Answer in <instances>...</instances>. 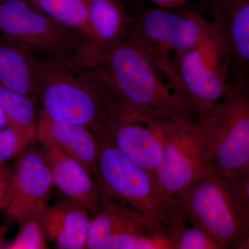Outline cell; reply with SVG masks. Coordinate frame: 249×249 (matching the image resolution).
<instances>
[{"instance_id":"obj_1","label":"cell","mask_w":249,"mask_h":249,"mask_svg":"<svg viewBox=\"0 0 249 249\" xmlns=\"http://www.w3.org/2000/svg\"><path fill=\"white\" fill-rule=\"evenodd\" d=\"M27 53L40 109L50 119L85 126L96 137L108 134L111 95L94 67L80 65L73 55Z\"/></svg>"},{"instance_id":"obj_2","label":"cell","mask_w":249,"mask_h":249,"mask_svg":"<svg viewBox=\"0 0 249 249\" xmlns=\"http://www.w3.org/2000/svg\"><path fill=\"white\" fill-rule=\"evenodd\" d=\"M93 67L113 98L144 120H198L193 105L173 90L150 58L131 41L124 38Z\"/></svg>"},{"instance_id":"obj_3","label":"cell","mask_w":249,"mask_h":249,"mask_svg":"<svg viewBox=\"0 0 249 249\" xmlns=\"http://www.w3.org/2000/svg\"><path fill=\"white\" fill-rule=\"evenodd\" d=\"M183 6L167 9L136 5L129 13L124 38L142 49L173 90L186 98L174 67V55L204 42L214 29L199 10Z\"/></svg>"},{"instance_id":"obj_4","label":"cell","mask_w":249,"mask_h":249,"mask_svg":"<svg viewBox=\"0 0 249 249\" xmlns=\"http://www.w3.org/2000/svg\"><path fill=\"white\" fill-rule=\"evenodd\" d=\"M214 174L231 178L249 165V77L230 78L225 94L195 123Z\"/></svg>"},{"instance_id":"obj_5","label":"cell","mask_w":249,"mask_h":249,"mask_svg":"<svg viewBox=\"0 0 249 249\" xmlns=\"http://www.w3.org/2000/svg\"><path fill=\"white\" fill-rule=\"evenodd\" d=\"M175 198L187 220L207 232L221 249H240L245 243L248 225L230 178L213 174Z\"/></svg>"},{"instance_id":"obj_6","label":"cell","mask_w":249,"mask_h":249,"mask_svg":"<svg viewBox=\"0 0 249 249\" xmlns=\"http://www.w3.org/2000/svg\"><path fill=\"white\" fill-rule=\"evenodd\" d=\"M96 138L98 151L94 178L103 196L127 205L156 222L164 201L155 176L122 153L108 134Z\"/></svg>"},{"instance_id":"obj_7","label":"cell","mask_w":249,"mask_h":249,"mask_svg":"<svg viewBox=\"0 0 249 249\" xmlns=\"http://www.w3.org/2000/svg\"><path fill=\"white\" fill-rule=\"evenodd\" d=\"M0 34L37 55L75 56L87 43L83 34L57 22L26 0L0 1Z\"/></svg>"},{"instance_id":"obj_8","label":"cell","mask_w":249,"mask_h":249,"mask_svg":"<svg viewBox=\"0 0 249 249\" xmlns=\"http://www.w3.org/2000/svg\"><path fill=\"white\" fill-rule=\"evenodd\" d=\"M163 143L155 178L162 200L170 199L198 180L214 174L205 158L195 123L152 121Z\"/></svg>"},{"instance_id":"obj_9","label":"cell","mask_w":249,"mask_h":249,"mask_svg":"<svg viewBox=\"0 0 249 249\" xmlns=\"http://www.w3.org/2000/svg\"><path fill=\"white\" fill-rule=\"evenodd\" d=\"M173 65L183 92L196 109L199 119L227 91L230 81L227 51L214 30L204 42L174 55Z\"/></svg>"},{"instance_id":"obj_10","label":"cell","mask_w":249,"mask_h":249,"mask_svg":"<svg viewBox=\"0 0 249 249\" xmlns=\"http://www.w3.org/2000/svg\"><path fill=\"white\" fill-rule=\"evenodd\" d=\"M157 222L127 205L103 196L90 219L87 249H168V241Z\"/></svg>"},{"instance_id":"obj_11","label":"cell","mask_w":249,"mask_h":249,"mask_svg":"<svg viewBox=\"0 0 249 249\" xmlns=\"http://www.w3.org/2000/svg\"><path fill=\"white\" fill-rule=\"evenodd\" d=\"M108 135L122 153L155 176L161 160L163 143L152 121L142 120L111 96L108 106Z\"/></svg>"},{"instance_id":"obj_12","label":"cell","mask_w":249,"mask_h":249,"mask_svg":"<svg viewBox=\"0 0 249 249\" xmlns=\"http://www.w3.org/2000/svg\"><path fill=\"white\" fill-rule=\"evenodd\" d=\"M29 147L17 157L14 191L6 208L8 216L18 222L40 216L48 205L54 187L48 166L38 149Z\"/></svg>"},{"instance_id":"obj_13","label":"cell","mask_w":249,"mask_h":249,"mask_svg":"<svg viewBox=\"0 0 249 249\" xmlns=\"http://www.w3.org/2000/svg\"><path fill=\"white\" fill-rule=\"evenodd\" d=\"M227 51L230 78L249 75V0H217L208 13Z\"/></svg>"},{"instance_id":"obj_14","label":"cell","mask_w":249,"mask_h":249,"mask_svg":"<svg viewBox=\"0 0 249 249\" xmlns=\"http://www.w3.org/2000/svg\"><path fill=\"white\" fill-rule=\"evenodd\" d=\"M91 39L74 60L83 66L93 67L103 55L124 40L129 13L122 0H90Z\"/></svg>"},{"instance_id":"obj_15","label":"cell","mask_w":249,"mask_h":249,"mask_svg":"<svg viewBox=\"0 0 249 249\" xmlns=\"http://www.w3.org/2000/svg\"><path fill=\"white\" fill-rule=\"evenodd\" d=\"M38 151L48 166L53 186L85 207L89 213H96L103 195L89 170L78 160L53 147L41 144Z\"/></svg>"},{"instance_id":"obj_16","label":"cell","mask_w":249,"mask_h":249,"mask_svg":"<svg viewBox=\"0 0 249 249\" xmlns=\"http://www.w3.org/2000/svg\"><path fill=\"white\" fill-rule=\"evenodd\" d=\"M36 141L78 160L94 178L98 142L88 127L54 121L39 108Z\"/></svg>"},{"instance_id":"obj_17","label":"cell","mask_w":249,"mask_h":249,"mask_svg":"<svg viewBox=\"0 0 249 249\" xmlns=\"http://www.w3.org/2000/svg\"><path fill=\"white\" fill-rule=\"evenodd\" d=\"M88 210L70 198L47 205L40 222L47 242L59 249H86L90 219Z\"/></svg>"},{"instance_id":"obj_18","label":"cell","mask_w":249,"mask_h":249,"mask_svg":"<svg viewBox=\"0 0 249 249\" xmlns=\"http://www.w3.org/2000/svg\"><path fill=\"white\" fill-rule=\"evenodd\" d=\"M0 86L39 103V90L27 52L9 37L0 36Z\"/></svg>"},{"instance_id":"obj_19","label":"cell","mask_w":249,"mask_h":249,"mask_svg":"<svg viewBox=\"0 0 249 249\" xmlns=\"http://www.w3.org/2000/svg\"><path fill=\"white\" fill-rule=\"evenodd\" d=\"M57 22L91 39L88 2L84 0H26ZM86 43V44H87Z\"/></svg>"},{"instance_id":"obj_20","label":"cell","mask_w":249,"mask_h":249,"mask_svg":"<svg viewBox=\"0 0 249 249\" xmlns=\"http://www.w3.org/2000/svg\"><path fill=\"white\" fill-rule=\"evenodd\" d=\"M31 98L0 86V109L11 128L36 138L39 109Z\"/></svg>"},{"instance_id":"obj_21","label":"cell","mask_w":249,"mask_h":249,"mask_svg":"<svg viewBox=\"0 0 249 249\" xmlns=\"http://www.w3.org/2000/svg\"><path fill=\"white\" fill-rule=\"evenodd\" d=\"M40 216L22 219L19 224L17 235L13 242L6 245L8 249H47L46 240L40 222Z\"/></svg>"},{"instance_id":"obj_22","label":"cell","mask_w":249,"mask_h":249,"mask_svg":"<svg viewBox=\"0 0 249 249\" xmlns=\"http://www.w3.org/2000/svg\"><path fill=\"white\" fill-rule=\"evenodd\" d=\"M36 140L34 136L11 127L0 129V165L7 164L10 160L18 157Z\"/></svg>"},{"instance_id":"obj_23","label":"cell","mask_w":249,"mask_h":249,"mask_svg":"<svg viewBox=\"0 0 249 249\" xmlns=\"http://www.w3.org/2000/svg\"><path fill=\"white\" fill-rule=\"evenodd\" d=\"M229 178L245 213L249 229L247 240L249 238V165L235 176Z\"/></svg>"},{"instance_id":"obj_24","label":"cell","mask_w":249,"mask_h":249,"mask_svg":"<svg viewBox=\"0 0 249 249\" xmlns=\"http://www.w3.org/2000/svg\"><path fill=\"white\" fill-rule=\"evenodd\" d=\"M16 166L0 165V210L6 209L14 193L16 182Z\"/></svg>"},{"instance_id":"obj_25","label":"cell","mask_w":249,"mask_h":249,"mask_svg":"<svg viewBox=\"0 0 249 249\" xmlns=\"http://www.w3.org/2000/svg\"><path fill=\"white\" fill-rule=\"evenodd\" d=\"M156 7L162 9H173L182 7L186 4L187 0H148Z\"/></svg>"},{"instance_id":"obj_26","label":"cell","mask_w":249,"mask_h":249,"mask_svg":"<svg viewBox=\"0 0 249 249\" xmlns=\"http://www.w3.org/2000/svg\"><path fill=\"white\" fill-rule=\"evenodd\" d=\"M199 9L203 14H207L212 9L217 0H196Z\"/></svg>"},{"instance_id":"obj_27","label":"cell","mask_w":249,"mask_h":249,"mask_svg":"<svg viewBox=\"0 0 249 249\" xmlns=\"http://www.w3.org/2000/svg\"><path fill=\"white\" fill-rule=\"evenodd\" d=\"M4 124H6V119H5L2 111L0 109V129H1V127H2Z\"/></svg>"},{"instance_id":"obj_28","label":"cell","mask_w":249,"mask_h":249,"mask_svg":"<svg viewBox=\"0 0 249 249\" xmlns=\"http://www.w3.org/2000/svg\"><path fill=\"white\" fill-rule=\"evenodd\" d=\"M240 249H249V238L245 241V243L242 245Z\"/></svg>"},{"instance_id":"obj_29","label":"cell","mask_w":249,"mask_h":249,"mask_svg":"<svg viewBox=\"0 0 249 249\" xmlns=\"http://www.w3.org/2000/svg\"><path fill=\"white\" fill-rule=\"evenodd\" d=\"M5 249L4 241H3L2 234L0 232V249Z\"/></svg>"},{"instance_id":"obj_30","label":"cell","mask_w":249,"mask_h":249,"mask_svg":"<svg viewBox=\"0 0 249 249\" xmlns=\"http://www.w3.org/2000/svg\"><path fill=\"white\" fill-rule=\"evenodd\" d=\"M84 1H87V2H89L90 0H84Z\"/></svg>"},{"instance_id":"obj_31","label":"cell","mask_w":249,"mask_h":249,"mask_svg":"<svg viewBox=\"0 0 249 249\" xmlns=\"http://www.w3.org/2000/svg\"><path fill=\"white\" fill-rule=\"evenodd\" d=\"M1 1V0H0V1Z\"/></svg>"},{"instance_id":"obj_32","label":"cell","mask_w":249,"mask_h":249,"mask_svg":"<svg viewBox=\"0 0 249 249\" xmlns=\"http://www.w3.org/2000/svg\"><path fill=\"white\" fill-rule=\"evenodd\" d=\"M247 76L249 77V76Z\"/></svg>"}]
</instances>
